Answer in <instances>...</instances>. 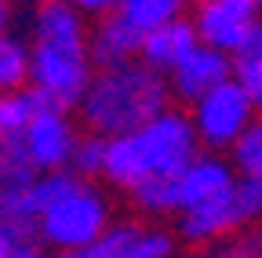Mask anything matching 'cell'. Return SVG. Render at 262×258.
<instances>
[{
    "instance_id": "obj_27",
    "label": "cell",
    "mask_w": 262,
    "mask_h": 258,
    "mask_svg": "<svg viewBox=\"0 0 262 258\" xmlns=\"http://www.w3.org/2000/svg\"><path fill=\"white\" fill-rule=\"evenodd\" d=\"M179 4H186V0H179Z\"/></svg>"
},
{
    "instance_id": "obj_12",
    "label": "cell",
    "mask_w": 262,
    "mask_h": 258,
    "mask_svg": "<svg viewBox=\"0 0 262 258\" xmlns=\"http://www.w3.org/2000/svg\"><path fill=\"white\" fill-rule=\"evenodd\" d=\"M142 33H135L131 26H124L117 15H106L98 22V29L88 37V51L95 69H113V66H127V62H139L142 51Z\"/></svg>"
},
{
    "instance_id": "obj_8",
    "label": "cell",
    "mask_w": 262,
    "mask_h": 258,
    "mask_svg": "<svg viewBox=\"0 0 262 258\" xmlns=\"http://www.w3.org/2000/svg\"><path fill=\"white\" fill-rule=\"evenodd\" d=\"M175 182H179V211L204 207V204L222 200L237 189L233 171H229V164H222L219 156H196Z\"/></svg>"
},
{
    "instance_id": "obj_26",
    "label": "cell",
    "mask_w": 262,
    "mask_h": 258,
    "mask_svg": "<svg viewBox=\"0 0 262 258\" xmlns=\"http://www.w3.org/2000/svg\"><path fill=\"white\" fill-rule=\"evenodd\" d=\"M11 251H15V247H11V244H4V240H0V258H8V254H11Z\"/></svg>"
},
{
    "instance_id": "obj_24",
    "label": "cell",
    "mask_w": 262,
    "mask_h": 258,
    "mask_svg": "<svg viewBox=\"0 0 262 258\" xmlns=\"http://www.w3.org/2000/svg\"><path fill=\"white\" fill-rule=\"evenodd\" d=\"M55 258H106V254H102V247L95 244V247H80V251H58Z\"/></svg>"
},
{
    "instance_id": "obj_1",
    "label": "cell",
    "mask_w": 262,
    "mask_h": 258,
    "mask_svg": "<svg viewBox=\"0 0 262 258\" xmlns=\"http://www.w3.org/2000/svg\"><path fill=\"white\" fill-rule=\"evenodd\" d=\"M80 120L91 135L117 138L135 135L149 120L171 109V84L146 62H127L113 69H95L88 95L80 99Z\"/></svg>"
},
{
    "instance_id": "obj_5",
    "label": "cell",
    "mask_w": 262,
    "mask_h": 258,
    "mask_svg": "<svg viewBox=\"0 0 262 258\" xmlns=\"http://www.w3.org/2000/svg\"><path fill=\"white\" fill-rule=\"evenodd\" d=\"M251 95L237 84V80H226L215 91H208L201 102L193 106V127H196V138L211 149L222 146H233L251 124Z\"/></svg>"
},
{
    "instance_id": "obj_10",
    "label": "cell",
    "mask_w": 262,
    "mask_h": 258,
    "mask_svg": "<svg viewBox=\"0 0 262 258\" xmlns=\"http://www.w3.org/2000/svg\"><path fill=\"white\" fill-rule=\"evenodd\" d=\"M196 48H201V37H196L193 22L175 18V22H168V26L153 29V33L142 40L139 62H146L149 69H157V73L164 77V73H175V69L182 66V58L193 55Z\"/></svg>"
},
{
    "instance_id": "obj_19",
    "label": "cell",
    "mask_w": 262,
    "mask_h": 258,
    "mask_svg": "<svg viewBox=\"0 0 262 258\" xmlns=\"http://www.w3.org/2000/svg\"><path fill=\"white\" fill-rule=\"evenodd\" d=\"M233 160L248 178L262 182V116H255L248 124V131L233 142Z\"/></svg>"
},
{
    "instance_id": "obj_4",
    "label": "cell",
    "mask_w": 262,
    "mask_h": 258,
    "mask_svg": "<svg viewBox=\"0 0 262 258\" xmlns=\"http://www.w3.org/2000/svg\"><path fill=\"white\" fill-rule=\"evenodd\" d=\"M139 146H142V156H146V168H149V178H179L189 164L201 153H196V127L186 113L179 109H168L160 113L157 120H149L142 131H135Z\"/></svg>"
},
{
    "instance_id": "obj_2",
    "label": "cell",
    "mask_w": 262,
    "mask_h": 258,
    "mask_svg": "<svg viewBox=\"0 0 262 258\" xmlns=\"http://www.w3.org/2000/svg\"><path fill=\"white\" fill-rule=\"evenodd\" d=\"M37 207V240L51 251L95 247L110 233V200L95 182L73 171H48L33 185Z\"/></svg>"
},
{
    "instance_id": "obj_16",
    "label": "cell",
    "mask_w": 262,
    "mask_h": 258,
    "mask_svg": "<svg viewBox=\"0 0 262 258\" xmlns=\"http://www.w3.org/2000/svg\"><path fill=\"white\" fill-rule=\"evenodd\" d=\"M33 116H37L33 87L29 91H0V142L22 138Z\"/></svg>"
},
{
    "instance_id": "obj_13",
    "label": "cell",
    "mask_w": 262,
    "mask_h": 258,
    "mask_svg": "<svg viewBox=\"0 0 262 258\" xmlns=\"http://www.w3.org/2000/svg\"><path fill=\"white\" fill-rule=\"evenodd\" d=\"M33 40H58V44H88L84 18L66 0H33Z\"/></svg>"
},
{
    "instance_id": "obj_14",
    "label": "cell",
    "mask_w": 262,
    "mask_h": 258,
    "mask_svg": "<svg viewBox=\"0 0 262 258\" xmlns=\"http://www.w3.org/2000/svg\"><path fill=\"white\" fill-rule=\"evenodd\" d=\"M102 178L124 193H135L146 178H149V168H146V156H142V146L135 135H117V138H106V164H102Z\"/></svg>"
},
{
    "instance_id": "obj_17",
    "label": "cell",
    "mask_w": 262,
    "mask_h": 258,
    "mask_svg": "<svg viewBox=\"0 0 262 258\" xmlns=\"http://www.w3.org/2000/svg\"><path fill=\"white\" fill-rule=\"evenodd\" d=\"M131 207L139 215H175L179 211V182L175 178H146L131 193Z\"/></svg>"
},
{
    "instance_id": "obj_25",
    "label": "cell",
    "mask_w": 262,
    "mask_h": 258,
    "mask_svg": "<svg viewBox=\"0 0 262 258\" xmlns=\"http://www.w3.org/2000/svg\"><path fill=\"white\" fill-rule=\"evenodd\" d=\"M8 258H51V254H48V251H40L37 244H26V247H15Z\"/></svg>"
},
{
    "instance_id": "obj_7",
    "label": "cell",
    "mask_w": 262,
    "mask_h": 258,
    "mask_svg": "<svg viewBox=\"0 0 262 258\" xmlns=\"http://www.w3.org/2000/svg\"><path fill=\"white\" fill-rule=\"evenodd\" d=\"M226 80H229V58H226L222 51L201 44L193 55L182 58V66L171 73L168 84H171V99L196 106L208 91H215V87L226 84Z\"/></svg>"
},
{
    "instance_id": "obj_22",
    "label": "cell",
    "mask_w": 262,
    "mask_h": 258,
    "mask_svg": "<svg viewBox=\"0 0 262 258\" xmlns=\"http://www.w3.org/2000/svg\"><path fill=\"white\" fill-rule=\"evenodd\" d=\"M211 258H262V233H251V237L237 240L233 247H222Z\"/></svg>"
},
{
    "instance_id": "obj_9",
    "label": "cell",
    "mask_w": 262,
    "mask_h": 258,
    "mask_svg": "<svg viewBox=\"0 0 262 258\" xmlns=\"http://www.w3.org/2000/svg\"><path fill=\"white\" fill-rule=\"evenodd\" d=\"M98 247H102L106 258H171L175 237L146 222H117L98 240Z\"/></svg>"
},
{
    "instance_id": "obj_11",
    "label": "cell",
    "mask_w": 262,
    "mask_h": 258,
    "mask_svg": "<svg viewBox=\"0 0 262 258\" xmlns=\"http://www.w3.org/2000/svg\"><path fill=\"white\" fill-rule=\"evenodd\" d=\"M37 182H40V168L29 160L22 138L0 142V207H33V185Z\"/></svg>"
},
{
    "instance_id": "obj_23",
    "label": "cell",
    "mask_w": 262,
    "mask_h": 258,
    "mask_svg": "<svg viewBox=\"0 0 262 258\" xmlns=\"http://www.w3.org/2000/svg\"><path fill=\"white\" fill-rule=\"evenodd\" d=\"M66 4H73L80 15H98V18H106V15L117 11L120 0H66Z\"/></svg>"
},
{
    "instance_id": "obj_3",
    "label": "cell",
    "mask_w": 262,
    "mask_h": 258,
    "mask_svg": "<svg viewBox=\"0 0 262 258\" xmlns=\"http://www.w3.org/2000/svg\"><path fill=\"white\" fill-rule=\"evenodd\" d=\"M95 77V62L88 44H58V40H33L29 48V80L33 91L55 109H77Z\"/></svg>"
},
{
    "instance_id": "obj_15",
    "label": "cell",
    "mask_w": 262,
    "mask_h": 258,
    "mask_svg": "<svg viewBox=\"0 0 262 258\" xmlns=\"http://www.w3.org/2000/svg\"><path fill=\"white\" fill-rule=\"evenodd\" d=\"M179 11H182L179 0H120L113 15H117L124 26H131L135 33L149 37L153 29L175 22V18H179Z\"/></svg>"
},
{
    "instance_id": "obj_6",
    "label": "cell",
    "mask_w": 262,
    "mask_h": 258,
    "mask_svg": "<svg viewBox=\"0 0 262 258\" xmlns=\"http://www.w3.org/2000/svg\"><path fill=\"white\" fill-rule=\"evenodd\" d=\"M77 142H80V135H77L70 113H62V109H37V116L29 120L26 135H22V146H26L29 160L40 168V175L70 171Z\"/></svg>"
},
{
    "instance_id": "obj_18",
    "label": "cell",
    "mask_w": 262,
    "mask_h": 258,
    "mask_svg": "<svg viewBox=\"0 0 262 258\" xmlns=\"http://www.w3.org/2000/svg\"><path fill=\"white\" fill-rule=\"evenodd\" d=\"M26 80H29V48L4 29L0 33V91H22Z\"/></svg>"
},
{
    "instance_id": "obj_20",
    "label": "cell",
    "mask_w": 262,
    "mask_h": 258,
    "mask_svg": "<svg viewBox=\"0 0 262 258\" xmlns=\"http://www.w3.org/2000/svg\"><path fill=\"white\" fill-rule=\"evenodd\" d=\"M102 164H106V138L88 131L77 142V153H73L70 171L80 175V178H88V182H95V178H102Z\"/></svg>"
},
{
    "instance_id": "obj_21",
    "label": "cell",
    "mask_w": 262,
    "mask_h": 258,
    "mask_svg": "<svg viewBox=\"0 0 262 258\" xmlns=\"http://www.w3.org/2000/svg\"><path fill=\"white\" fill-rule=\"evenodd\" d=\"M233 73H237V84L251 95V102H255V106H262V48L237 55Z\"/></svg>"
},
{
    "instance_id": "obj_28",
    "label": "cell",
    "mask_w": 262,
    "mask_h": 258,
    "mask_svg": "<svg viewBox=\"0 0 262 258\" xmlns=\"http://www.w3.org/2000/svg\"><path fill=\"white\" fill-rule=\"evenodd\" d=\"M258 4H262V0H258Z\"/></svg>"
}]
</instances>
